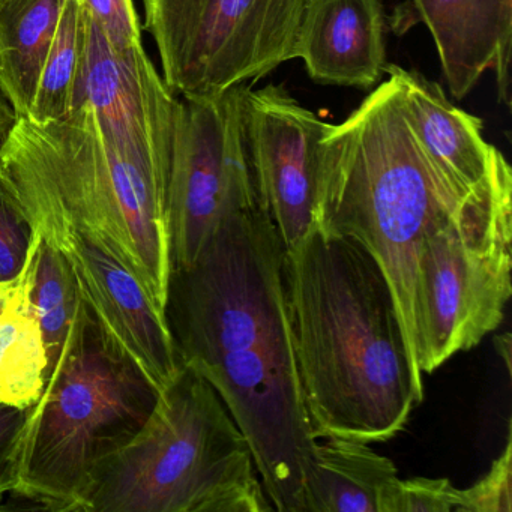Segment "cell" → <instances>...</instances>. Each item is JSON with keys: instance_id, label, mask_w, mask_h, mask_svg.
Here are the masks:
<instances>
[{"instance_id": "obj_22", "label": "cell", "mask_w": 512, "mask_h": 512, "mask_svg": "<svg viewBox=\"0 0 512 512\" xmlns=\"http://www.w3.org/2000/svg\"><path fill=\"white\" fill-rule=\"evenodd\" d=\"M511 478L512 439L508 430L505 448L493 461L487 475L472 487L458 490L457 512H511Z\"/></svg>"}, {"instance_id": "obj_14", "label": "cell", "mask_w": 512, "mask_h": 512, "mask_svg": "<svg viewBox=\"0 0 512 512\" xmlns=\"http://www.w3.org/2000/svg\"><path fill=\"white\" fill-rule=\"evenodd\" d=\"M385 73L400 83L413 133L460 199H479L512 179L502 152L482 137L481 119L455 107L439 83L394 64H386Z\"/></svg>"}, {"instance_id": "obj_18", "label": "cell", "mask_w": 512, "mask_h": 512, "mask_svg": "<svg viewBox=\"0 0 512 512\" xmlns=\"http://www.w3.org/2000/svg\"><path fill=\"white\" fill-rule=\"evenodd\" d=\"M46 344L29 296V272L14 281L0 310V403L31 409L46 386Z\"/></svg>"}, {"instance_id": "obj_12", "label": "cell", "mask_w": 512, "mask_h": 512, "mask_svg": "<svg viewBox=\"0 0 512 512\" xmlns=\"http://www.w3.org/2000/svg\"><path fill=\"white\" fill-rule=\"evenodd\" d=\"M80 104L94 110L113 139L170 178L178 95L164 83L145 47L116 52L89 14L73 109Z\"/></svg>"}, {"instance_id": "obj_17", "label": "cell", "mask_w": 512, "mask_h": 512, "mask_svg": "<svg viewBox=\"0 0 512 512\" xmlns=\"http://www.w3.org/2000/svg\"><path fill=\"white\" fill-rule=\"evenodd\" d=\"M65 0H0V91L28 116Z\"/></svg>"}, {"instance_id": "obj_13", "label": "cell", "mask_w": 512, "mask_h": 512, "mask_svg": "<svg viewBox=\"0 0 512 512\" xmlns=\"http://www.w3.org/2000/svg\"><path fill=\"white\" fill-rule=\"evenodd\" d=\"M397 28L424 23L452 97L466 98L485 71L496 73L499 100L511 106L512 0H409Z\"/></svg>"}, {"instance_id": "obj_27", "label": "cell", "mask_w": 512, "mask_h": 512, "mask_svg": "<svg viewBox=\"0 0 512 512\" xmlns=\"http://www.w3.org/2000/svg\"><path fill=\"white\" fill-rule=\"evenodd\" d=\"M496 343L500 356L505 359L506 370H511V337H509V334L502 335V337L496 338Z\"/></svg>"}, {"instance_id": "obj_10", "label": "cell", "mask_w": 512, "mask_h": 512, "mask_svg": "<svg viewBox=\"0 0 512 512\" xmlns=\"http://www.w3.org/2000/svg\"><path fill=\"white\" fill-rule=\"evenodd\" d=\"M242 122L260 206L289 250L314 229L320 142L329 124L280 85L245 86Z\"/></svg>"}, {"instance_id": "obj_8", "label": "cell", "mask_w": 512, "mask_h": 512, "mask_svg": "<svg viewBox=\"0 0 512 512\" xmlns=\"http://www.w3.org/2000/svg\"><path fill=\"white\" fill-rule=\"evenodd\" d=\"M307 0H143L170 91L217 95L295 59Z\"/></svg>"}, {"instance_id": "obj_5", "label": "cell", "mask_w": 512, "mask_h": 512, "mask_svg": "<svg viewBox=\"0 0 512 512\" xmlns=\"http://www.w3.org/2000/svg\"><path fill=\"white\" fill-rule=\"evenodd\" d=\"M86 512H269L250 445L188 365L130 442L95 470Z\"/></svg>"}, {"instance_id": "obj_23", "label": "cell", "mask_w": 512, "mask_h": 512, "mask_svg": "<svg viewBox=\"0 0 512 512\" xmlns=\"http://www.w3.org/2000/svg\"><path fill=\"white\" fill-rule=\"evenodd\" d=\"M458 488L446 478L395 481L383 512H457Z\"/></svg>"}, {"instance_id": "obj_16", "label": "cell", "mask_w": 512, "mask_h": 512, "mask_svg": "<svg viewBox=\"0 0 512 512\" xmlns=\"http://www.w3.org/2000/svg\"><path fill=\"white\" fill-rule=\"evenodd\" d=\"M397 467L368 443L316 440L304 479L305 512H383Z\"/></svg>"}, {"instance_id": "obj_3", "label": "cell", "mask_w": 512, "mask_h": 512, "mask_svg": "<svg viewBox=\"0 0 512 512\" xmlns=\"http://www.w3.org/2000/svg\"><path fill=\"white\" fill-rule=\"evenodd\" d=\"M472 202L454 193L422 148L392 74L349 118L326 128L317 167L314 229L353 239L376 260L394 296L416 370L419 250L434 227Z\"/></svg>"}, {"instance_id": "obj_26", "label": "cell", "mask_w": 512, "mask_h": 512, "mask_svg": "<svg viewBox=\"0 0 512 512\" xmlns=\"http://www.w3.org/2000/svg\"><path fill=\"white\" fill-rule=\"evenodd\" d=\"M19 119V113L16 112L13 104L5 97L4 92L0 91V148L7 142Z\"/></svg>"}, {"instance_id": "obj_1", "label": "cell", "mask_w": 512, "mask_h": 512, "mask_svg": "<svg viewBox=\"0 0 512 512\" xmlns=\"http://www.w3.org/2000/svg\"><path fill=\"white\" fill-rule=\"evenodd\" d=\"M284 245L262 206L227 218L172 272L166 317L182 362L217 392L278 512L304 511L314 439L296 364Z\"/></svg>"}, {"instance_id": "obj_21", "label": "cell", "mask_w": 512, "mask_h": 512, "mask_svg": "<svg viewBox=\"0 0 512 512\" xmlns=\"http://www.w3.org/2000/svg\"><path fill=\"white\" fill-rule=\"evenodd\" d=\"M34 245V227L0 173V287L25 271Z\"/></svg>"}, {"instance_id": "obj_20", "label": "cell", "mask_w": 512, "mask_h": 512, "mask_svg": "<svg viewBox=\"0 0 512 512\" xmlns=\"http://www.w3.org/2000/svg\"><path fill=\"white\" fill-rule=\"evenodd\" d=\"M28 272L29 296L46 344L49 377L76 319L80 295L67 259L35 233Z\"/></svg>"}, {"instance_id": "obj_4", "label": "cell", "mask_w": 512, "mask_h": 512, "mask_svg": "<svg viewBox=\"0 0 512 512\" xmlns=\"http://www.w3.org/2000/svg\"><path fill=\"white\" fill-rule=\"evenodd\" d=\"M0 173L29 221H62L97 239L166 314L169 181L107 134L91 107L44 125L20 116L0 148Z\"/></svg>"}, {"instance_id": "obj_9", "label": "cell", "mask_w": 512, "mask_h": 512, "mask_svg": "<svg viewBox=\"0 0 512 512\" xmlns=\"http://www.w3.org/2000/svg\"><path fill=\"white\" fill-rule=\"evenodd\" d=\"M179 98L167 190L172 272L196 262L221 224L260 205L242 122V92Z\"/></svg>"}, {"instance_id": "obj_28", "label": "cell", "mask_w": 512, "mask_h": 512, "mask_svg": "<svg viewBox=\"0 0 512 512\" xmlns=\"http://www.w3.org/2000/svg\"><path fill=\"white\" fill-rule=\"evenodd\" d=\"M11 286H13V284L0 287V310L4 308L5 302H7L8 292H10Z\"/></svg>"}, {"instance_id": "obj_6", "label": "cell", "mask_w": 512, "mask_h": 512, "mask_svg": "<svg viewBox=\"0 0 512 512\" xmlns=\"http://www.w3.org/2000/svg\"><path fill=\"white\" fill-rule=\"evenodd\" d=\"M158 394L80 298L29 416L16 488L8 499L22 500L29 509L82 511L95 470L133 439Z\"/></svg>"}, {"instance_id": "obj_2", "label": "cell", "mask_w": 512, "mask_h": 512, "mask_svg": "<svg viewBox=\"0 0 512 512\" xmlns=\"http://www.w3.org/2000/svg\"><path fill=\"white\" fill-rule=\"evenodd\" d=\"M284 289L314 439L388 442L424 400L394 296L358 242L313 229L284 250Z\"/></svg>"}, {"instance_id": "obj_15", "label": "cell", "mask_w": 512, "mask_h": 512, "mask_svg": "<svg viewBox=\"0 0 512 512\" xmlns=\"http://www.w3.org/2000/svg\"><path fill=\"white\" fill-rule=\"evenodd\" d=\"M295 58L320 85L373 88L388 64L382 0H307Z\"/></svg>"}, {"instance_id": "obj_11", "label": "cell", "mask_w": 512, "mask_h": 512, "mask_svg": "<svg viewBox=\"0 0 512 512\" xmlns=\"http://www.w3.org/2000/svg\"><path fill=\"white\" fill-rule=\"evenodd\" d=\"M34 233L67 259L77 290L107 337L163 391L181 370L166 314L97 239L62 221H31Z\"/></svg>"}, {"instance_id": "obj_24", "label": "cell", "mask_w": 512, "mask_h": 512, "mask_svg": "<svg viewBox=\"0 0 512 512\" xmlns=\"http://www.w3.org/2000/svg\"><path fill=\"white\" fill-rule=\"evenodd\" d=\"M82 4L116 52L143 47L142 25L133 0H82Z\"/></svg>"}, {"instance_id": "obj_25", "label": "cell", "mask_w": 512, "mask_h": 512, "mask_svg": "<svg viewBox=\"0 0 512 512\" xmlns=\"http://www.w3.org/2000/svg\"><path fill=\"white\" fill-rule=\"evenodd\" d=\"M32 409L0 403V505L16 488L23 437Z\"/></svg>"}, {"instance_id": "obj_19", "label": "cell", "mask_w": 512, "mask_h": 512, "mask_svg": "<svg viewBox=\"0 0 512 512\" xmlns=\"http://www.w3.org/2000/svg\"><path fill=\"white\" fill-rule=\"evenodd\" d=\"M86 31L88 13L82 0H65L58 31L41 70L31 112L25 118L40 125L70 118Z\"/></svg>"}, {"instance_id": "obj_7", "label": "cell", "mask_w": 512, "mask_h": 512, "mask_svg": "<svg viewBox=\"0 0 512 512\" xmlns=\"http://www.w3.org/2000/svg\"><path fill=\"white\" fill-rule=\"evenodd\" d=\"M512 179L434 227L418 256L416 364L434 373L505 319L512 295Z\"/></svg>"}]
</instances>
